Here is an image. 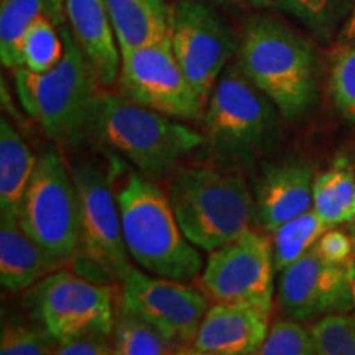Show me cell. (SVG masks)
<instances>
[{"label":"cell","mask_w":355,"mask_h":355,"mask_svg":"<svg viewBox=\"0 0 355 355\" xmlns=\"http://www.w3.org/2000/svg\"><path fill=\"white\" fill-rule=\"evenodd\" d=\"M332 229L313 209L285 222L273 230V265L275 272L282 273L291 263L311 250L326 230Z\"/></svg>","instance_id":"d4e9b609"},{"label":"cell","mask_w":355,"mask_h":355,"mask_svg":"<svg viewBox=\"0 0 355 355\" xmlns=\"http://www.w3.org/2000/svg\"><path fill=\"white\" fill-rule=\"evenodd\" d=\"M237 64L290 121H300L316 105V51L282 20L260 15L248 21Z\"/></svg>","instance_id":"6da1fadb"},{"label":"cell","mask_w":355,"mask_h":355,"mask_svg":"<svg viewBox=\"0 0 355 355\" xmlns=\"http://www.w3.org/2000/svg\"><path fill=\"white\" fill-rule=\"evenodd\" d=\"M278 304L296 321L347 313L345 265L332 263L313 247L279 275Z\"/></svg>","instance_id":"5bb4252c"},{"label":"cell","mask_w":355,"mask_h":355,"mask_svg":"<svg viewBox=\"0 0 355 355\" xmlns=\"http://www.w3.org/2000/svg\"><path fill=\"white\" fill-rule=\"evenodd\" d=\"M115 355H163L180 352V345L171 343L157 327L137 316L125 306H121L115 314L114 329Z\"/></svg>","instance_id":"cb8c5ba5"},{"label":"cell","mask_w":355,"mask_h":355,"mask_svg":"<svg viewBox=\"0 0 355 355\" xmlns=\"http://www.w3.org/2000/svg\"><path fill=\"white\" fill-rule=\"evenodd\" d=\"M89 137L146 175H159L199 148L206 137L178 119L137 104L123 94L97 96ZM87 137V139H89Z\"/></svg>","instance_id":"277c9868"},{"label":"cell","mask_w":355,"mask_h":355,"mask_svg":"<svg viewBox=\"0 0 355 355\" xmlns=\"http://www.w3.org/2000/svg\"><path fill=\"white\" fill-rule=\"evenodd\" d=\"M259 355H313L316 354L309 329L296 319H279L268 329Z\"/></svg>","instance_id":"f1b7e54d"},{"label":"cell","mask_w":355,"mask_h":355,"mask_svg":"<svg viewBox=\"0 0 355 355\" xmlns=\"http://www.w3.org/2000/svg\"><path fill=\"white\" fill-rule=\"evenodd\" d=\"M28 300L35 318L56 340L89 331L112 334L115 314L107 285L56 270L40 279Z\"/></svg>","instance_id":"9c48e42d"},{"label":"cell","mask_w":355,"mask_h":355,"mask_svg":"<svg viewBox=\"0 0 355 355\" xmlns=\"http://www.w3.org/2000/svg\"><path fill=\"white\" fill-rule=\"evenodd\" d=\"M115 198L128 255L145 272L183 283L202 272L198 247L188 241L170 198L157 186L130 173Z\"/></svg>","instance_id":"3957f363"},{"label":"cell","mask_w":355,"mask_h":355,"mask_svg":"<svg viewBox=\"0 0 355 355\" xmlns=\"http://www.w3.org/2000/svg\"><path fill=\"white\" fill-rule=\"evenodd\" d=\"M60 32L64 40L60 63L44 73L21 66L13 69V81L21 107L50 139L78 144L89 137L102 83L69 26L61 25Z\"/></svg>","instance_id":"7a4b0ae2"},{"label":"cell","mask_w":355,"mask_h":355,"mask_svg":"<svg viewBox=\"0 0 355 355\" xmlns=\"http://www.w3.org/2000/svg\"><path fill=\"white\" fill-rule=\"evenodd\" d=\"M119 84L130 101L178 121H198L204 114L206 102L178 63L171 42L121 53Z\"/></svg>","instance_id":"ba28073f"},{"label":"cell","mask_w":355,"mask_h":355,"mask_svg":"<svg viewBox=\"0 0 355 355\" xmlns=\"http://www.w3.org/2000/svg\"><path fill=\"white\" fill-rule=\"evenodd\" d=\"M38 19L64 25L66 0H0V60L6 68L24 66L21 42Z\"/></svg>","instance_id":"ffe728a7"},{"label":"cell","mask_w":355,"mask_h":355,"mask_svg":"<svg viewBox=\"0 0 355 355\" xmlns=\"http://www.w3.org/2000/svg\"><path fill=\"white\" fill-rule=\"evenodd\" d=\"M354 38H355V2L352 6V10L349 13L347 20H345V24L343 25V28H340V33H339L340 43L350 42V40Z\"/></svg>","instance_id":"836d02e7"},{"label":"cell","mask_w":355,"mask_h":355,"mask_svg":"<svg viewBox=\"0 0 355 355\" xmlns=\"http://www.w3.org/2000/svg\"><path fill=\"white\" fill-rule=\"evenodd\" d=\"M314 248L332 263L345 265L354 254V241L350 234L332 227L321 235Z\"/></svg>","instance_id":"1f68e13d"},{"label":"cell","mask_w":355,"mask_h":355,"mask_svg":"<svg viewBox=\"0 0 355 355\" xmlns=\"http://www.w3.org/2000/svg\"><path fill=\"white\" fill-rule=\"evenodd\" d=\"M121 53L171 42L173 7L165 0H105Z\"/></svg>","instance_id":"d6986e66"},{"label":"cell","mask_w":355,"mask_h":355,"mask_svg":"<svg viewBox=\"0 0 355 355\" xmlns=\"http://www.w3.org/2000/svg\"><path fill=\"white\" fill-rule=\"evenodd\" d=\"M277 110L275 102L243 74L241 66L230 64L222 71L202 114L206 139L227 157H250L275 139Z\"/></svg>","instance_id":"52a82bcc"},{"label":"cell","mask_w":355,"mask_h":355,"mask_svg":"<svg viewBox=\"0 0 355 355\" xmlns=\"http://www.w3.org/2000/svg\"><path fill=\"white\" fill-rule=\"evenodd\" d=\"M313 165L285 159L266 166L255 188V216L266 232L313 209Z\"/></svg>","instance_id":"2e32d148"},{"label":"cell","mask_w":355,"mask_h":355,"mask_svg":"<svg viewBox=\"0 0 355 355\" xmlns=\"http://www.w3.org/2000/svg\"><path fill=\"white\" fill-rule=\"evenodd\" d=\"M216 2H229V0H216Z\"/></svg>","instance_id":"d590c367"},{"label":"cell","mask_w":355,"mask_h":355,"mask_svg":"<svg viewBox=\"0 0 355 355\" xmlns=\"http://www.w3.org/2000/svg\"><path fill=\"white\" fill-rule=\"evenodd\" d=\"M268 314L243 303L217 301L207 309L191 354L250 355L257 354L268 334Z\"/></svg>","instance_id":"9a60e30c"},{"label":"cell","mask_w":355,"mask_h":355,"mask_svg":"<svg viewBox=\"0 0 355 355\" xmlns=\"http://www.w3.org/2000/svg\"><path fill=\"white\" fill-rule=\"evenodd\" d=\"M37 159L6 117L0 119V211L19 212Z\"/></svg>","instance_id":"44dd1931"},{"label":"cell","mask_w":355,"mask_h":355,"mask_svg":"<svg viewBox=\"0 0 355 355\" xmlns=\"http://www.w3.org/2000/svg\"><path fill=\"white\" fill-rule=\"evenodd\" d=\"M122 304L180 347L193 345L209 304L183 282L132 270L122 282Z\"/></svg>","instance_id":"4fadbf2b"},{"label":"cell","mask_w":355,"mask_h":355,"mask_svg":"<svg viewBox=\"0 0 355 355\" xmlns=\"http://www.w3.org/2000/svg\"><path fill=\"white\" fill-rule=\"evenodd\" d=\"M293 17L321 42H329L349 17L350 0H245Z\"/></svg>","instance_id":"603a6c76"},{"label":"cell","mask_w":355,"mask_h":355,"mask_svg":"<svg viewBox=\"0 0 355 355\" xmlns=\"http://www.w3.org/2000/svg\"><path fill=\"white\" fill-rule=\"evenodd\" d=\"M350 237H352V241H354V250H355V220L354 222H350Z\"/></svg>","instance_id":"e575fe53"},{"label":"cell","mask_w":355,"mask_h":355,"mask_svg":"<svg viewBox=\"0 0 355 355\" xmlns=\"http://www.w3.org/2000/svg\"><path fill=\"white\" fill-rule=\"evenodd\" d=\"M25 232L58 268L81 254V206L73 173L56 152H46L37 166L19 207Z\"/></svg>","instance_id":"8992f818"},{"label":"cell","mask_w":355,"mask_h":355,"mask_svg":"<svg viewBox=\"0 0 355 355\" xmlns=\"http://www.w3.org/2000/svg\"><path fill=\"white\" fill-rule=\"evenodd\" d=\"M64 55V40L60 26L48 19H38L26 30L21 42L25 68L44 73L60 63Z\"/></svg>","instance_id":"484cf974"},{"label":"cell","mask_w":355,"mask_h":355,"mask_svg":"<svg viewBox=\"0 0 355 355\" xmlns=\"http://www.w3.org/2000/svg\"><path fill=\"white\" fill-rule=\"evenodd\" d=\"M327 89L339 112L355 122V38L344 42L332 58Z\"/></svg>","instance_id":"4316f807"},{"label":"cell","mask_w":355,"mask_h":355,"mask_svg":"<svg viewBox=\"0 0 355 355\" xmlns=\"http://www.w3.org/2000/svg\"><path fill=\"white\" fill-rule=\"evenodd\" d=\"M73 178L81 206V254L105 278L123 282L133 268L109 178L94 163L74 165Z\"/></svg>","instance_id":"7c38bea8"},{"label":"cell","mask_w":355,"mask_h":355,"mask_svg":"<svg viewBox=\"0 0 355 355\" xmlns=\"http://www.w3.org/2000/svg\"><path fill=\"white\" fill-rule=\"evenodd\" d=\"M319 355H355V319L345 313H329L309 327Z\"/></svg>","instance_id":"83f0119b"},{"label":"cell","mask_w":355,"mask_h":355,"mask_svg":"<svg viewBox=\"0 0 355 355\" xmlns=\"http://www.w3.org/2000/svg\"><path fill=\"white\" fill-rule=\"evenodd\" d=\"M168 198L188 241L206 252L247 234L255 214L254 196L245 181L211 168L178 173Z\"/></svg>","instance_id":"5b68a950"},{"label":"cell","mask_w":355,"mask_h":355,"mask_svg":"<svg viewBox=\"0 0 355 355\" xmlns=\"http://www.w3.org/2000/svg\"><path fill=\"white\" fill-rule=\"evenodd\" d=\"M345 304L347 311L355 309V250L345 263Z\"/></svg>","instance_id":"d6a6232c"},{"label":"cell","mask_w":355,"mask_h":355,"mask_svg":"<svg viewBox=\"0 0 355 355\" xmlns=\"http://www.w3.org/2000/svg\"><path fill=\"white\" fill-rule=\"evenodd\" d=\"M352 316H354V319H355V309H354V314H352Z\"/></svg>","instance_id":"8d00e7d4"},{"label":"cell","mask_w":355,"mask_h":355,"mask_svg":"<svg viewBox=\"0 0 355 355\" xmlns=\"http://www.w3.org/2000/svg\"><path fill=\"white\" fill-rule=\"evenodd\" d=\"M66 19L101 83L110 86L121 73V50L105 0H66Z\"/></svg>","instance_id":"e0dca14e"},{"label":"cell","mask_w":355,"mask_h":355,"mask_svg":"<svg viewBox=\"0 0 355 355\" xmlns=\"http://www.w3.org/2000/svg\"><path fill=\"white\" fill-rule=\"evenodd\" d=\"M58 266L25 232L17 211H0V282L19 293L37 285Z\"/></svg>","instance_id":"ac0fdd59"},{"label":"cell","mask_w":355,"mask_h":355,"mask_svg":"<svg viewBox=\"0 0 355 355\" xmlns=\"http://www.w3.org/2000/svg\"><path fill=\"white\" fill-rule=\"evenodd\" d=\"M171 48L202 101H209L235 51L230 26L209 3L178 0L171 15Z\"/></svg>","instance_id":"8fae6325"},{"label":"cell","mask_w":355,"mask_h":355,"mask_svg":"<svg viewBox=\"0 0 355 355\" xmlns=\"http://www.w3.org/2000/svg\"><path fill=\"white\" fill-rule=\"evenodd\" d=\"M58 340L44 327L8 324L2 329L0 354L2 355H43L55 354Z\"/></svg>","instance_id":"f546056e"},{"label":"cell","mask_w":355,"mask_h":355,"mask_svg":"<svg viewBox=\"0 0 355 355\" xmlns=\"http://www.w3.org/2000/svg\"><path fill=\"white\" fill-rule=\"evenodd\" d=\"M313 211L331 227L355 220V171L345 158L314 176Z\"/></svg>","instance_id":"7402d4cb"},{"label":"cell","mask_w":355,"mask_h":355,"mask_svg":"<svg viewBox=\"0 0 355 355\" xmlns=\"http://www.w3.org/2000/svg\"><path fill=\"white\" fill-rule=\"evenodd\" d=\"M272 242L255 230L209 252L201 282L216 301L243 303L272 316L275 283Z\"/></svg>","instance_id":"30bf717a"},{"label":"cell","mask_w":355,"mask_h":355,"mask_svg":"<svg viewBox=\"0 0 355 355\" xmlns=\"http://www.w3.org/2000/svg\"><path fill=\"white\" fill-rule=\"evenodd\" d=\"M110 334L97 331L81 332V334L58 340L56 352L60 355H109L114 354V340Z\"/></svg>","instance_id":"4dcf8cb0"}]
</instances>
